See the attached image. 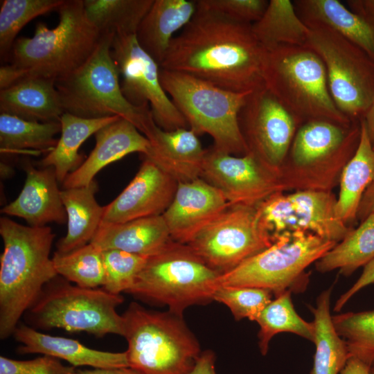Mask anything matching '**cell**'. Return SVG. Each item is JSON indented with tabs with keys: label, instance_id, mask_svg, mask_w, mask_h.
<instances>
[{
	"label": "cell",
	"instance_id": "6da1fadb",
	"mask_svg": "<svg viewBox=\"0 0 374 374\" xmlns=\"http://www.w3.org/2000/svg\"><path fill=\"white\" fill-rule=\"evenodd\" d=\"M265 51L251 24L197 8L159 66L229 91H254L265 87Z\"/></svg>",
	"mask_w": 374,
	"mask_h": 374
},
{
	"label": "cell",
	"instance_id": "7a4b0ae2",
	"mask_svg": "<svg viewBox=\"0 0 374 374\" xmlns=\"http://www.w3.org/2000/svg\"><path fill=\"white\" fill-rule=\"evenodd\" d=\"M0 235V339L4 340L57 274L51 257L55 235L50 226L22 225L3 217Z\"/></svg>",
	"mask_w": 374,
	"mask_h": 374
},
{
	"label": "cell",
	"instance_id": "3957f363",
	"mask_svg": "<svg viewBox=\"0 0 374 374\" xmlns=\"http://www.w3.org/2000/svg\"><path fill=\"white\" fill-rule=\"evenodd\" d=\"M115 34H103L87 60L55 80L64 112L87 118L119 116L133 124L149 140L157 127L150 106L137 107L124 96L119 71L112 55Z\"/></svg>",
	"mask_w": 374,
	"mask_h": 374
},
{
	"label": "cell",
	"instance_id": "277c9868",
	"mask_svg": "<svg viewBox=\"0 0 374 374\" xmlns=\"http://www.w3.org/2000/svg\"><path fill=\"white\" fill-rule=\"evenodd\" d=\"M262 79L265 87L301 123L326 120L346 125L354 121L337 107L322 60L305 46L265 48Z\"/></svg>",
	"mask_w": 374,
	"mask_h": 374
},
{
	"label": "cell",
	"instance_id": "5b68a950",
	"mask_svg": "<svg viewBox=\"0 0 374 374\" xmlns=\"http://www.w3.org/2000/svg\"><path fill=\"white\" fill-rule=\"evenodd\" d=\"M57 11L55 28L39 22L33 37H21L13 44L11 64L28 76L55 81L82 66L98 44L102 35L86 17L83 0H65Z\"/></svg>",
	"mask_w": 374,
	"mask_h": 374
},
{
	"label": "cell",
	"instance_id": "8992f818",
	"mask_svg": "<svg viewBox=\"0 0 374 374\" xmlns=\"http://www.w3.org/2000/svg\"><path fill=\"white\" fill-rule=\"evenodd\" d=\"M129 366L143 374H188L202 351L182 316L132 302L122 314Z\"/></svg>",
	"mask_w": 374,
	"mask_h": 374
},
{
	"label": "cell",
	"instance_id": "52a82bcc",
	"mask_svg": "<svg viewBox=\"0 0 374 374\" xmlns=\"http://www.w3.org/2000/svg\"><path fill=\"white\" fill-rule=\"evenodd\" d=\"M161 84L197 135L208 134L213 147L229 154L249 152L238 114L253 91L235 92L186 73L160 67Z\"/></svg>",
	"mask_w": 374,
	"mask_h": 374
},
{
	"label": "cell",
	"instance_id": "ba28073f",
	"mask_svg": "<svg viewBox=\"0 0 374 374\" xmlns=\"http://www.w3.org/2000/svg\"><path fill=\"white\" fill-rule=\"evenodd\" d=\"M220 275L188 245L173 241L147 258L126 293L145 302L166 305L170 312L182 316L191 305L213 301Z\"/></svg>",
	"mask_w": 374,
	"mask_h": 374
},
{
	"label": "cell",
	"instance_id": "9c48e42d",
	"mask_svg": "<svg viewBox=\"0 0 374 374\" xmlns=\"http://www.w3.org/2000/svg\"><path fill=\"white\" fill-rule=\"evenodd\" d=\"M123 301L121 294L103 287H82L57 275L25 314L35 329L61 328L96 337L109 334L123 337V317L116 309Z\"/></svg>",
	"mask_w": 374,
	"mask_h": 374
},
{
	"label": "cell",
	"instance_id": "30bf717a",
	"mask_svg": "<svg viewBox=\"0 0 374 374\" xmlns=\"http://www.w3.org/2000/svg\"><path fill=\"white\" fill-rule=\"evenodd\" d=\"M336 244L310 232L282 234L269 247L220 274L218 286L259 287L274 296L303 292L308 283L305 269Z\"/></svg>",
	"mask_w": 374,
	"mask_h": 374
},
{
	"label": "cell",
	"instance_id": "8fae6325",
	"mask_svg": "<svg viewBox=\"0 0 374 374\" xmlns=\"http://www.w3.org/2000/svg\"><path fill=\"white\" fill-rule=\"evenodd\" d=\"M308 27L305 46L322 60L337 107L350 120L360 121L374 103V58L328 27Z\"/></svg>",
	"mask_w": 374,
	"mask_h": 374
},
{
	"label": "cell",
	"instance_id": "7c38bea8",
	"mask_svg": "<svg viewBox=\"0 0 374 374\" xmlns=\"http://www.w3.org/2000/svg\"><path fill=\"white\" fill-rule=\"evenodd\" d=\"M274 241L260 221L256 206L229 204L186 244L222 274L269 247Z\"/></svg>",
	"mask_w": 374,
	"mask_h": 374
},
{
	"label": "cell",
	"instance_id": "4fadbf2b",
	"mask_svg": "<svg viewBox=\"0 0 374 374\" xmlns=\"http://www.w3.org/2000/svg\"><path fill=\"white\" fill-rule=\"evenodd\" d=\"M111 52L122 75V92L131 104L150 106L155 123L162 130L189 128L161 84L159 64L141 48L136 34H116Z\"/></svg>",
	"mask_w": 374,
	"mask_h": 374
},
{
	"label": "cell",
	"instance_id": "5bb4252c",
	"mask_svg": "<svg viewBox=\"0 0 374 374\" xmlns=\"http://www.w3.org/2000/svg\"><path fill=\"white\" fill-rule=\"evenodd\" d=\"M337 199L330 193L276 192L256 206L260 221L274 238L287 233L310 232L338 243L352 230L336 215Z\"/></svg>",
	"mask_w": 374,
	"mask_h": 374
},
{
	"label": "cell",
	"instance_id": "9a60e30c",
	"mask_svg": "<svg viewBox=\"0 0 374 374\" xmlns=\"http://www.w3.org/2000/svg\"><path fill=\"white\" fill-rule=\"evenodd\" d=\"M238 122L249 152L273 170L285 159L301 123L265 87L248 96Z\"/></svg>",
	"mask_w": 374,
	"mask_h": 374
},
{
	"label": "cell",
	"instance_id": "2e32d148",
	"mask_svg": "<svg viewBox=\"0 0 374 374\" xmlns=\"http://www.w3.org/2000/svg\"><path fill=\"white\" fill-rule=\"evenodd\" d=\"M201 178L219 189L230 204L256 206L281 188L274 170L252 153L235 156L213 146L206 149Z\"/></svg>",
	"mask_w": 374,
	"mask_h": 374
},
{
	"label": "cell",
	"instance_id": "e0dca14e",
	"mask_svg": "<svg viewBox=\"0 0 374 374\" xmlns=\"http://www.w3.org/2000/svg\"><path fill=\"white\" fill-rule=\"evenodd\" d=\"M143 157L129 184L104 206L101 223L118 224L161 215L170 206L178 182L150 159Z\"/></svg>",
	"mask_w": 374,
	"mask_h": 374
},
{
	"label": "cell",
	"instance_id": "ac0fdd59",
	"mask_svg": "<svg viewBox=\"0 0 374 374\" xmlns=\"http://www.w3.org/2000/svg\"><path fill=\"white\" fill-rule=\"evenodd\" d=\"M229 204L219 189L199 177L178 182L162 216L172 240L186 244Z\"/></svg>",
	"mask_w": 374,
	"mask_h": 374
},
{
	"label": "cell",
	"instance_id": "d6986e66",
	"mask_svg": "<svg viewBox=\"0 0 374 374\" xmlns=\"http://www.w3.org/2000/svg\"><path fill=\"white\" fill-rule=\"evenodd\" d=\"M326 120L307 121L299 127L290 146L294 165L306 167L328 160H349L359 143L361 125Z\"/></svg>",
	"mask_w": 374,
	"mask_h": 374
},
{
	"label": "cell",
	"instance_id": "ffe728a7",
	"mask_svg": "<svg viewBox=\"0 0 374 374\" xmlns=\"http://www.w3.org/2000/svg\"><path fill=\"white\" fill-rule=\"evenodd\" d=\"M96 145L89 155L62 183L64 188L89 186L107 165L135 152L145 155L149 139L128 121L119 118L95 134Z\"/></svg>",
	"mask_w": 374,
	"mask_h": 374
},
{
	"label": "cell",
	"instance_id": "44dd1931",
	"mask_svg": "<svg viewBox=\"0 0 374 374\" xmlns=\"http://www.w3.org/2000/svg\"><path fill=\"white\" fill-rule=\"evenodd\" d=\"M26 179L17 197L1 210V213L23 218L31 226H44L67 221L61 190L53 167L24 168Z\"/></svg>",
	"mask_w": 374,
	"mask_h": 374
},
{
	"label": "cell",
	"instance_id": "7402d4cb",
	"mask_svg": "<svg viewBox=\"0 0 374 374\" xmlns=\"http://www.w3.org/2000/svg\"><path fill=\"white\" fill-rule=\"evenodd\" d=\"M14 339L21 344L17 351L20 355L42 354L64 359L71 366L107 368L129 366L125 352H108L91 348L78 340L53 336L37 331L25 324L14 330Z\"/></svg>",
	"mask_w": 374,
	"mask_h": 374
},
{
	"label": "cell",
	"instance_id": "603a6c76",
	"mask_svg": "<svg viewBox=\"0 0 374 374\" xmlns=\"http://www.w3.org/2000/svg\"><path fill=\"white\" fill-rule=\"evenodd\" d=\"M143 157L150 159L177 182L201 177L206 149L190 128L164 130L157 127Z\"/></svg>",
	"mask_w": 374,
	"mask_h": 374
},
{
	"label": "cell",
	"instance_id": "cb8c5ba5",
	"mask_svg": "<svg viewBox=\"0 0 374 374\" xmlns=\"http://www.w3.org/2000/svg\"><path fill=\"white\" fill-rule=\"evenodd\" d=\"M172 242L161 215L123 223H101L91 243L101 251L118 249L148 258Z\"/></svg>",
	"mask_w": 374,
	"mask_h": 374
},
{
	"label": "cell",
	"instance_id": "d4e9b609",
	"mask_svg": "<svg viewBox=\"0 0 374 374\" xmlns=\"http://www.w3.org/2000/svg\"><path fill=\"white\" fill-rule=\"evenodd\" d=\"M55 80L27 76L0 90V113L32 121H60L64 114Z\"/></svg>",
	"mask_w": 374,
	"mask_h": 374
},
{
	"label": "cell",
	"instance_id": "484cf974",
	"mask_svg": "<svg viewBox=\"0 0 374 374\" xmlns=\"http://www.w3.org/2000/svg\"><path fill=\"white\" fill-rule=\"evenodd\" d=\"M196 10V1L154 0L136 33L139 45L160 65L174 34L190 21Z\"/></svg>",
	"mask_w": 374,
	"mask_h": 374
},
{
	"label": "cell",
	"instance_id": "4316f807",
	"mask_svg": "<svg viewBox=\"0 0 374 374\" xmlns=\"http://www.w3.org/2000/svg\"><path fill=\"white\" fill-rule=\"evenodd\" d=\"M300 19L307 26L330 28L356 44L374 58V27L338 0H296Z\"/></svg>",
	"mask_w": 374,
	"mask_h": 374
},
{
	"label": "cell",
	"instance_id": "83f0119b",
	"mask_svg": "<svg viewBox=\"0 0 374 374\" xmlns=\"http://www.w3.org/2000/svg\"><path fill=\"white\" fill-rule=\"evenodd\" d=\"M97 183L64 188L61 196L67 217V231L57 244V251L66 253L91 242L103 219L104 206L95 198Z\"/></svg>",
	"mask_w": 374,
	"mask_h": 374
},
{
	"label": "cell",
	"instance_id": "f1b7e54d",
	"mask_svg": "<svg viewBox=\"0 0 374 374\" xmlns=\"http://www.w3.org/2000/svg\"><path fill=\"white\" fill-rule=\"evenodd\" d=\"M119 116L87 118L64 112L60 118L61 135L56 146L41 161L42 167H53L59 182L77 170L84 162L79 154L82 144L100 129Z\"/></svg>",
	"mask_w": 374,
	"mask_h": 374
},
{
	"label": "cell",
	"instance_id": "f546056e",
	"mask_svg": "<svg viewBox=\"0 0 374 374\" xmlns=\"http://www.w3.org/2000/svg\"><path fill=\"white\" fill-rule=\"evenodd\" d=\"M360 125L359 143L344 168L335 208L337 217L346 225L357 220L362 197L368 186L374 182V149L361 121Z\"/></svg>",
	"mask_w": 374,
	"mask_h": 374
},
{
	"label": "cell",
	"instance_id": "4dcf8cb0",
	"mask_svg": "<svg viewBox=\"0 0 374 374\" xmlns=\"http://www.w3.org/2000/svg\"><path fill=\"white\" fill-rule=\"evenodd\" d=\"M332 288L322 292L316 307L309 306L314 316L316 349L310 374H339L350 357L346 341L337 334L330 314Z\"/></svg>",
	"mask_w": 374,
	"mask_h": 374
},
{
	"label": "cell",
	"instance_id": "1f68e13d",
	"mask_svg": "<svg viewBox=\"0 0 374 374\" xmlns=\"http://www.w3.org/2000/svg\"><path fill=\"white\" fill-rule=\"evenodd\" d=\"M252 31L265 48L277 45L305 46L309 28L299 17L290 0H271Z\"/></svg>",
	"mask_w": 374,
	"mask_h": 374
},
{
	"label": "cell",
	"instance_id": "d6a6232c",
	"mask_svg": "<svg viewBox=\"0 0 374 374\" xmlns=\"http://www.w3.org/2000/svg\"><path fill=\"white\" fill-rule=\"evenodd\" d=\"M373 258L374 214H371L318 260L316 269L321 273L339 269L341 274L349 276Z\"/></svg>",
	"mask_w": 374,
	"mask_h": 374
},
{
	"label": "cell",
	"instance_id": "836d02e7",
	"mask_svg": "<svg viewBox=\"0 0 374 374\" xmlns=\"http://www.w3.org/2000/svg\"><path fill=\"white\" fill-rule=\"evenodd\" d=\"M61 132L60 121L41 123L0 114L1 154L24 151L51 152L57 145L55 136Z\"/></svg>",
	"mask_w": 374,
	"mask_h": 374
},
{
	"label": "cell",
	"instance_id": "e575fe53",
	"mask_svg": "<svg viewBox=\"0 0 374 374\" xmlns=\"http://www.w3.org/2000/svg\"><path fill=\"white\" fill-rule=\"evenodd\" d=\"M154 0H83L89 21L101 35L136 34Z\"/></svg>",
	"mask_w": 374,
	"mask_h": 374
},
{
	"label": "cell",
	"instance_id": "d590c367",
	"mask_svg": "<svg viewBox=\"0 0 374 374\" xmlns=\"http://www.w3.org/2000/svg\"><path fill=\"white\" fill-rule=\"evenodd\" d=\"M260 330L258 346L262 355H266L273 337L280 332H291L312 343L314 341V326L303 319L296 312L291 299V292L286 291L265 308L256 321Z\"/></svg>",
	"mask_w": 374,
	"mask_h": 374
},
{
	"label": "cell",
	"instance_id": "8d00e7d4",
	"mask_svg": "<svg viewBox=\"0 0 374 374\" xmlns=\"http://www.w3.org/2000/svg\"><path fill=\"white\" fill-rule=\"evenodd\" d=\"M57 275L78 286L103 287L105 270L102 251L91 242L66 253L55 251L52 256Z\"/></svg>",
	"mask_w": 374,
	"mask_h": 374
},
{
	"label": "cell",
	"instance_id": "74e56055",
	"mask_svg": "<svg viewBox=\"0 0 374 374\" xmlns=\"http://www.w3.org/2000/svg\"><path fill=\"white\" fill-rule=\"evenodd\" d=\"M65 0H4L0 9V55L10 58L15 38L34 18L56 10Z\"/></svg>",
	"mask_w": 374,
	"mask_h": 374
},
{
	"label": "cell",
	"instance_id": "f35d334b",
	"mask_svg": "<svg viewBox=\"0 0 374 374\" xmlns=\"http://www.w3.org/2000/svg\"><path fill=\"white\" fill-rule=\"evenodd\" d=\"M337 334L346 341L350 357L368 366L374 361V310L332 316Z\"/></svg>",
	"mask_w": 374,
	"mask_h": 374
},
{
	"label": "cell",
	"instance_id": "ab89813d",
	"mask_svg": "<svg viewBox=\"0 0 374 374\" xmlns=\"http://www.w3.org/2000/svg\"><path fill=\"white\" fill-rule=\"evenodd\" d=\"M102 253L105 270L103 288L114 294L127 292L135 283L148 258L118 249L103 250Z\"/></svg>",
	"mask_w": 374,
	"mask_h": 374
},
{
	"label": "cell",
	"instance_id": "60d3db41",
	"mask_svg": "<svg viewBox=\"0 0 374 374\" xmlns=\"http://www.w3.org/2000/svg\"><path fill=\"white\" fill-rule=\"evenodd\" d=\"M272 296L269 290L259 287L218 286L213 299L226 305L236 321H256Z\"/></svg>",
	"mask_w": 374,
	"mask_h": 374
},
{
	"label": "cell",
	"instance_id": "b9f144b4",
	"mask_svg": "<svg viewBox=\"0 0 374 374\" xmlns=\"http://www.w3.org/2000/svg\"><path fill=\"white\" fill-rule=\"evenodd\" d=\"M266 0H197V8L247 24L258 21L265 12Z\"/></svg>",
	"mask_w": 374,
	"mask_h": 374
},
{
	"label": "cell",
	"instance_id": "7bdbcfd3",
	"mask_svg": "<svg viewBox=\"0 0 374 374\" xmlns=\"http://www.w3.org/2000/svg\"><path fill=\"white\" fill-rule=\"evenodd\" d=\"M73 366H64L57 358L43 355L28 360L0 357V374H75Z\"/></svg>",
	"mask_w": 374,
	"mask_h": 374
},
{
	"label": "cell",
	"instance_id": "ee69618b",
	"mask_svg": "<svg viewBox=\"0 0 374 374\" xmlns=\"http://www.w3.org/2000/svg\"><path fill=\"white\" fill-rule=\"evenodd\" d=\"M374 283V258L364 267L362 274L355 283L335 303L334 311L339 312L345 304L362 288Z\"/></svg>",
	"mask_w": 374,
	"mask_h": 374
},
{
	"label": "cell",
	"instance_id": "f6af8a7d",
	"mask_svg": "<svg viewBox=\"0 0 374 374\" xmlns=\"http://www.w3.org/2000/svg\"><path fill=\"white\" fill-rule=\"evenodd\" d=\"M28 76L27 73L17 66L10 64L0 68V90L10 87Z\"/></svg>",
	"mask_w": 374,
	"mask_h": 374
},
{
	"label": "cell",
	"instance_id": "bcb514c9",
	"mask_svg": "<svg viewBox=\"0 0 374 374\" xmlns=\"http://www.w3.org/2000/svg\"><path fill=\"white\" fill-rule=\"evenodd\" d=\"M349 9L374 27V0L346 1Z\"/></svg>",
	"mask_w": 374,
	"mask_h": 374
},
{
	"label": "cell",
	"instance_id": "7dc6e473",
	"mask_svg": "<svg viewBox=\"0 0 374 374\" xmlns=\"http://www.w3.org/2000/svg\"><path fill=\"white\" fill-rule=\"evenodd\" d=\"M215 354L211 350L202 351L193 368L188 374H217L215 371Z\"/></svg>",
	"mask_w": 374,
	"mask_h": 374
},
{
	"label": "cell",
	"instance_id": "c3c4849f",
	"mask_svg": "<svg viewBox=\"0 0 374 374\" xmlns=\"http://www.w3.org/2000/svg\"><path fill=\"white\" fill-rule=\"evenodd\" d=\"M371 214H374V182L368 186L362 197L357 208V220L362 222Z\"/></svg>",
	"mask_w": 374,
	"mask_h": 374
},
{
	"label": "cell",
	"instance_id": "681fc988",
	"mask_svg": "<svg viewBox=\"0 0 374 374\" xmlns=\"http://www.w3.org/2000/svg\"><path fill=\"white\" fill-rule=\"evenodd\" d=\"M75 374H143L139 371L130 367H116L99 368H93L91 369H76Z\"/></svg>",
	"mask_w": 374,
	"mask_h": 374
},
{
	"label": "cell",
	"instance_id": "f907efd6",
	"mask_svg": "<svg viewBox=\"0 0 374 374\" xmlns=\"http://www.w3.org/2000/svg\"><path fill=\"white\" fill-rule=\"evenodd\" d=\"M369 367L359 359L350 357L339 374H369Z\"/></svg>",
	"mask_w": 374,
	"mask_h": 374
},
{
	"label": "cell",
	"instance_id": "816d5d0a",
	"mask_svg": "<svg viewBox=\"0 0 374 374\" xmlns=\"http://www.w3.org/2000/svg\"><path fill=\"white\" fill-rule=\"evenodd\" d=\"M360 121L365 126L368 139L372 148L374 149V103Z\"/></svg>",
	"mask_w": 374,
	"mask_h": 374
},
{
	"label": "cell",
	"instance_id": "f5cc1de1",
	"mask_svg": "<svg viewBox=\"0 0 374 374\" xmlns=\"http://www.w3.org/2000/svg\"><path fill=\"white\" fill-rule=\"evenodd\" d=\"M369 374H374V361L369 367Z\"/></svg>",
	"mask_w": 374,
	"mask_h": 374
}]
</instances>
